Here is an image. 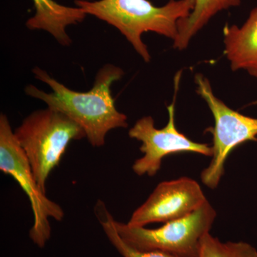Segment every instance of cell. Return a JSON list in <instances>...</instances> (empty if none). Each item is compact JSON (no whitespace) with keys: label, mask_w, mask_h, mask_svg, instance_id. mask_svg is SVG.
Segmentation results:
<instances>
[{"label":"cell","mask_w":257,"mask_h":257,"mask_svg":"<svg viewBox=\"0 0 257 257\" xmlns=\"http://www.w3.org/2000/svg\"><path fill=\"white\" fill-rule=\"evenodd\" d=\"M95 213L108 239L123 257H182L160 251H143L133 247L120 236L114 224V218L101 201L96 204Z\"/></svg>","instance_id":"obj_12"},{"label":"cell","mask_w":257,"mask_h":257,"mask_svg":"<svg viewBox=\"0 0 257 257\" xmlns=\"http://www.w3.org/2000/svg\"><path fill=\"white\" fill-rule=\"evenodd\" d=\"M216 216L215 209L207 200L189 215L167 221L157 229L130 226L115 219L114 224L120 236L138 249L199 257L203 237L210 231Z\"/></svg>","instance_id":"obj_4"},{"label":"cell","mask_w":257,"mask_h":257,"mask_svg":"<svg viewBox=\"0 0 257 257\" xmlns=\"http://www.w3.org/2000/svg\"><path fill=\"white\" fill-rule=\"evenodd\" d=\"M14 133L45 193L47 179L60 163L69 144L86 138L75 121L50 107L29 115Z\"/></svg>","instance_id":"obj_3"},{"label":"cell","mask_w":257,"mask_h":257,"mask_svg":"<svg viewBox=\"0 0 257 257\" xmlns=\"http://www.w3.org/2000/svg\"><path fill=\"white\" fill-rule=\"evenodd\" d=\"M32 72L38 80L52 89V92H43L30 84L25 88V93L75 121L84 130L93 147L103 146L106 135L111 130L127 127V117L116 109L111 95L113 83L124 75V71L120 67L105 64L96 74L92 89L85 92L69 89L39 67Z\"/></svg>","instance_id":"obj_1"},{"label":"cell","mask_w":257,"mask_h":257,"mask_svg":"<svg viewBox=\"0 0 257 257\" xmlns=\"http://www.w3.org/2000/svg\"><path fill=\"white\" fill-rule=\"evenodd\" d=\"M74 3L86 14L117 29L146 62L151 56L142 40L143 34L153 32L175 40L179 20L188 18L195 5L194 0H170L162 7L149 0H75Z\"/></svg>","instance_id":"obj_2"},{"label":"cell","mask_w":257,"mask_h":257,"mask_svg":"<svg viewBox=\"0 0 257 257\" xmlns=\"http://www.w3.org/2000/svg\"><path fill=\"white\" fill-rule=\"evenodd\" d=\"M0 170L12 176L28 196L34 215L30 237L39 247L43 248L51 236L50 218L62 221L64 211L40 188L9 119L3 114L0 116Z\"/></svg>","instance_id":"obj_5"},{"label":"cell","mask_w":257,"mask_h":257,"mask_svg":"<svg viewBox=\"0 0 257 257\" xmlns=\"http://www.w3.org/2000/svg\"><path fill=\"white\" fill-rule=\"evenodd\" d=\"M32 1L35 14L27 21V28L32 30H45L62 46H69L72 40L67 35L66 28L69 25L82 23L87 15L78 7L64 6L54 0Z\"/></svg>","instance_id":"obj_10"},{"label":"cell","mask_w":257,"mask_h":257,"mask_svg":"<svg viewBox=\"0 0 257 257\" xmlns=\"http://www.w3.org/2000/svg\"><path fill=\"white\" fill-rule=\"evenodd\" d=\"M180 76L178 74L175 77L176 94ZM176 94L172 104L167 106L169 121L165 127L157 128L153 118L147 116L139 119L128 131L130 138L143 144L140 150L144 155L135 161L133 166L134 172L139 176L156 175L162 167V160L174 154L194 152L204 156H212V147L208 144L193 142L177 130L175 124Z\"/></svg>","instance_id":"obj_7"},{"label":"cell","mask_w":257,"mask_h":257,"mask_svg":"<svg viewBox=\"0 0 257 257\" xmlns=\"http://www.w3.org/2000/svg\"><path fill=\"white\" fill-rule=\"evenodd\" d=\"M199 257H257V250L243 241L222 242L209 232L203 237Z\"/></svg>","instance_id":"obj_13"},{"label":"cell","mask_w":257,"mask_h":257,"mask_svg":"<svg viewBox=\"0 0 257 257\" xmlns=\"http://www.w3.org/2000/svg\"><path fill=\"white\" fill-rule=\"evenodd\" d=\"M224 54L233 71L244 69L257 78V7L241 27L226 25Z\"/></svg>","instance_id":"obj_9"},{"label":"cell","mask_w":257,"mask_h":257,"mask_svg":"<svg viewBox=\"0 0 257 257\" xmlns=\"http://www.w3.org/2000/svg\"><path fill=\"white\" fill-rule=\"evenodd\" d=\"M207 201L200 185L194 179L181 177L161 182L146 202L134 211L127 224L145 226L175 220L189 215Z\"/></svg>","instance_id":"obj_8"},{"label":"cell","mask_w":257,"mask_h":257,"mask_svg":"<svg viewBox=\"0 0 257 257\" xmlns=\"http://www.w3.org/2000/svg\"><path fill=\"white\" fill-rule=\"evenodd\" d=\"M194 79L198 94L206 101L214 116V127L208 128L213 136V155L209 166L201 174V179L204 185L214 189L224 175L229 154L245 142L257 140V119L226 105L214 95L209 79L202 74H196Z\"/></svg>","instance_id":"obj_6"},{"label":"cell","mask_w":257,"mask_h":257,"mask_svg":"<svg viewBox=\"0 0 257 257\" xmlns=\"http://www.w3.org/2000/svg\"><path fill=\"white\" fill-rule=\"evenodd\" d=\"M194 8L188 18L179 20L178 34L174 47L183 50L188 47L193 37L218 13L239 6L241 0H194Z\"/></svg>","instance_id":"obj_11"}]
</instances>
